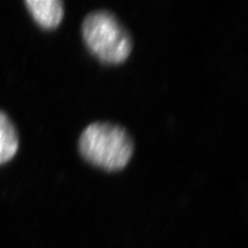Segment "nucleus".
Returning a JSON list of instances; mask_svg holds the SVG:
<instances>
[{"mask_svg": "<svg viewBox=\"0 0 248 248\" xmlns=\"http://www.w3.org/2000/svg\"><path fill=\"white\" fill-rule=\"evenodd\" d=\"M81 33L89 52L107 64L124 62L133 49L129 31L108 10L89 13L82 22Z\"/></svg>", "mask_w": 248, "mask_h": 248, "instance_id": "2", "label": "nucleus"}, {"mask_svg": "<svg viewBox=\"0 0 248 248\" xmlns=\"http://www.w3.org/2000/svg\"><path fill=\"white\" fill-rule=\"evenodd\" d=\"M19 146L18 131L9 116L0 110V165L12 159Z\"/></svg>", "mask_w": 248, "mask_h": 248, "instance_id": "4", "label": "nucleus"}, {"mask_svg": "<svg viewBox=\"0 0 248 248\" xmlns=\"http://www.w3.org/2000/svg\"><path fill=\"white\" fill-rule=\"evenodd\" d=\"M133 139L124 127L108 122L89 124L80 134V155L90 165L105 170L124 169L133 154Z\"/></svg>", "mask_w": 248, "mask_h": 248, "instance_id": "1", "label": "nucleus"}, {"mask_svg": "<svg viewBox=\"0 0 248 248\" xmlns=\"http://www.w3.org/2000/svg\"><path fill=\"white\" fill-rule=\"evenodd\" d=\"M27 9L36 22L45 30H53L62 22L64 14L61 0H26Z\"/></svg>", "mask_w": 248, "mask_h": 248, "instance_id": "3", "label": "nucleus"}]
</instances>
